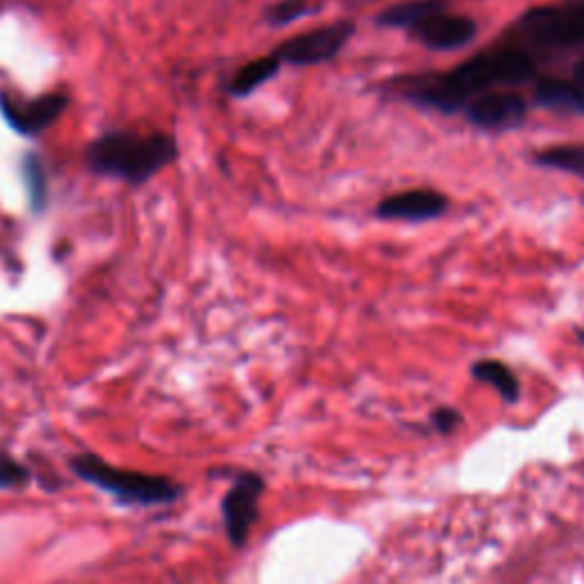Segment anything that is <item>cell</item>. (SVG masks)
<instances>
[{"label": "cell", "mask_w": 584, "mask_h": 584, "mask_svg": "<svg viewBox=\"0 0 584 584\" xmlns=\"http://www.w3.org/2000/svg\"><path fill=\"white\" fill-rule=\"evenodd\" d=\"M537 74L532 57L520 48L482 50L446 74L416 76L402 85L404 97L425 108L457 112L498 85H520Z\"/></svg>", "instance_id": "obj_1"}, {"label": "cell", "mask_w": 584, "mask_h": 584, "mask_svg": "<svg viewBox=\"0 0 584 584\" xmlns=\"http://www.w3.org/2000/svg\"><path fill=\"white\" fill-rule=\"evenodd\" d=\"M179 156V146L167 135H131L110 133L87 149V162L105 177L122 179L131 186L149 181L156 171L171 165Z\"/></svg>", "instance_id": "obj_2"}, {"label": "cell", "mask_w": 584, "mask_h": 584, "mask_svg": "<svg viewBox=\"0 0 584 584\" xmlns=\"http://www.w3.org/2000/svg\"><path fill=\"white\" fill-rule=\"evenodd\" d=\"M74 473L110 493L112 498L126 505H169L181 498V486L165 475H146L110 465L97 454H80L71 461Z\"/></svg>", "instance_id": "obj_3"}, {"label": "cell", "mask_w": 584, "mask_h": 584, "mask_svg": "<svg viewBox=\"0 0 584 584\" xmlns=\"http://www.w3.org/2000/svg\"><path fill=\"white\" fill-rule=\"evenodd\" d=\"M516 33L539 48H580L584 46V3L535 8L520 16Z\"/></svg>", "instance_id": "obj_4"}, {"label": "cell", "mask_w": 584, "mask_h": 584, "mask_svg": "<svg viewBox=\"0 0 584 584\" xmlns=\"http://www.w3.org/2000/svg\"><path fill=\"white\" fill-rule=\"evenodd\" d=\"M352 21H336L323 27H313V31L300 33L295 37L285 40L274 50V57L283 65H297L311 67L334 60V57L345 48V44L355 35Z\"/></svg>", "instance_id": "obj_5"}, {"label": "cell", "mask_w": 584, "mask_h": 584, "mask_svg": "<svg viewBox=\"0 0 584 584\" xmlns=\"http://www.w3.org/2000/svg\"><path fill=\"white\" fill-rule=\"evenodd\" d=\"M465 120L484 131H514L528 120V101L514 92H486L465 103Z\"/></svg>", "instance_id": "obj_6"}, {"label": "cell", "mask_w": 584, "mask_h": 584, "mask_svg": "<svg viewBox=\"0 0 584 584\" xmlns=\"http://www.w3.org/2000/svg\"><path fill=\"white\" fill-rule=\"evenodd\" d=\"M418 44L429 50H457L478 37V23L471 16L436 12L408 31Z\"/></svg>", "instance_id": "obj_7"}, {"label": "cell", "mask_w": 584, "mask_h": 584, "mask_svg": "<svg viewBox=\"0 0 584 584\" xmlns=\"http://www.w3.org/2000/svg\"><path fill=\"white\" fill-rule=\"evenodd\" d=\"M260 493H262V480L258 475H243L226 493V498L222 503V514L233 546H243L247 541L251 525L258 518Z\"/></svg>", "instance_id": "obj_8"}, {"label": "cell", "mask_w": 584, "mask_h": 584, "mask_svg": "<svg viewBox=\"0 0 584 584\" xmlns=\"http://www.w3.org/2000/svg\"><path fill=\"white\" fill-rule=\"evenodd\" d=\"M67 105L69 99L65 94H46L31 103H16L5 94H0V112H3L8 124L27 137L40 135L60 120Z\"/></svg>", "instance_id": "obj_9"}, {"label": "cell", "mask_w": 584, "mask_h": 584, "mask_svg": "<svg viewBox=\"0 0 584 584\" xmlns=\"http://www.w3.org/2000/svg\"><path fill=\"white\" fill-rule=\"evenodd\" d=\"M448 199L436 190H406L386 196L377 206L379 220L391 222H427L446 215Z\"/></svg>", "instance_id": "obj_10"}, {"label": "cell", "mask_w": 584, "mask_h": 584, "mask_svg": "<svg viewBox=\"0 0 584 584\" xmlns=\"http://www.w3.org/2000/svg\"><path fill=\"white\" fill-rule=\"evenodd\" d=\"M535 101L552 112L584 114V90L575 80L539 78L535 85Z\"/></svg>", "instance_id": "obj_11"}, {"label": "cell", "mask_w": 584, "mask_h": 584, "mask_svg": "<svg viewBox=\"0 0 584 584\" xmlns=\"http://www.w3.org/2000/svg\"><path fill=\"white\" fill-rule=\"evenodd\" d=\"M436 12H446V0H404V3L386 8L377 16V23L386 27H400V31L408 33L414 25Z\"/></svg>", "instance_id": "obj_12"}, {"label": "cell", "mask_w": 584, "mask_h": 584, "mask_svg": "<svg viewBox=\"0 0 584 584\" xmlns=\"http://www.w3.org/2000/svg\"><path fill=\"white\" fill-rule=\"evenodd\" d=\"M281 69V63L274 55L268 57H258V60L245 65L236 76L228 82V92L231 97H249L256 92L258 87L266 85L270 78H274Z\"/></svg>", "instance_id": "obj_13"}, {"label": "cell", "mask_w": 584, "mask_h": 584, "mask_svg": "<svg viewBox=\"0 0 584 584\" xmlns=\"http://www.w3.org/2000/svg\"><path fill=\"white\" fill-rule=\"evenodd\" d=\"M535 160L541 167L569 171V173H573V177L584 179V144H577V142L554 144V146H548V149L539 151L535 156Z\"/></svg>", "instance_id": "obj_14"}, {"label": "cell", "mask_w": 584, "mask_h": 584, "mask_svg": "<svg viewBox=\"0 0 584 584\" xmlns=\"http://www.w3.org/2000/svg\"><path fill=\"white\" fill-rule=\"evenodd\" d=\"M473 374L480 382L491 384L507 402H514L518 397V379L514 372L501 363V361H478L473 366Z\"/></svg>", "instance_id": "obj_15"}, {"label": "cell", "mask_w": 584, "mask_h": 584, "mask_svg": "<svg viewBox=\"0 0 584 584\" xmlns=\"http://www.w3.org/2000/svg\"><path fill=\"white\" fill-rule=\"evenodd\" d=\"M315 12V5L311 3V0H279V3H274L266 19L270 25L279 27V25H288L292 21H300L302 16H308Z\"/></svg>", "instance_id": "obj_16"}, {"label": "cell", "mask_w": 584, "mask_h": 584, "mask_svg": "<svg viewBox=\"0 0 584 584\" xmlns=\"http://www.w3.org/2000/svg\"><path fill=\"white\" fill-rule=\"evenodd\" d=\"M33 473L8 452H0V488H16L31 482Z\"/></svg>", "instance_id": "obj_17"}, {"label": "cell", "mask_w": 584, "mask_h": 584, "mask_svg": "<svg viewBox=\"0 0 584 584\" xmlns=\"http://www.w3.org/2000/svg\"><path fill=\"white\" fill-rule=\"evenodd\" d=\"M25 173L27 179H31V192L35 196V203L37 206H42V196H44V173H42V167L35 158H27L25 162Z\"/></svg>", "instance_id": "obj_18"}, {"label": "cell", "mask_w": 584, "mask_h": 584, "mask_svg": "<svg viewBox=\"0 0 584 584\" xmlns=\"http://www.w3.org/2000/svg\"><path fill=\"white\" fill-rule=\"evenodd\" d=\"M573 80L582 87V90H584V60H580L577 65H575V69H573Z\"/></svg>", "instance_id": "obj_19"}]
</instances>
